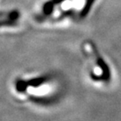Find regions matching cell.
Listing matches in <instances>:
<instances>
[{"label": "cell", "mask_w": 121, "mask_h": 121, "mask_svg": "<svg viewBox=\"0 0 121 121\" xmlns=\"http://www.w3.org/2000/svg\"><path fill=\"white\" fill-rule=\"evenodd\" d=\"M93 2V0H87V4H86V7H85L86 11H87V10L89 9V8L91 7V5H92Z\"/></svg>", "instance_id": "cell-1"}]
</instances>
